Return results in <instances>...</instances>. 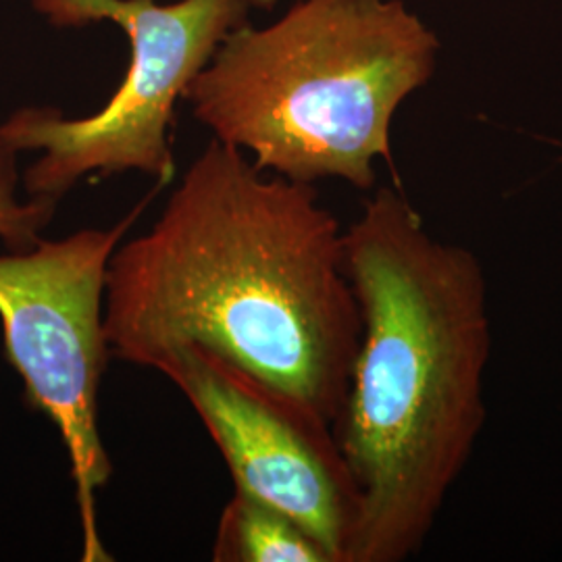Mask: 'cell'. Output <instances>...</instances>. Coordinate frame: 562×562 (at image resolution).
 Listing matches in <instances>:
<instances>
[{"label":"cell","instance_id":"obj_1","mask_svg":"<svg viewBox=\"0 0 562 562\" xmlns=\"http://www.w3.org/2000/svg\"><path fill=\"white\" fill-rule=\"evenodd\" d=\"M361 331L344 232L315 186L265 178L215 138L155 225L109 262L111 359L155 369L196 346L331 429Z\"/></svg>","mask_w":562,"mask_h":562},{"label":"cell","instance_id":"obj_2","mask_svg":"<svg viewBox=\"0 0 562 562\" xmlns=\"http://www.w3.org/2000/svg\"><path fill=\"white\" fill-rule=\"evenodd\" d=\"M362 331L334 438L357 487L346 562L422 552L482 438L492 317L483 262L380 188L344 232Z\"/></svg>","mask_w":562,"mask_h":562},{"label":"cell","instance_id":"obj_3","mask_svg":"<svg viewBox=\"0 0 562 562\" xmlns=\"http://www.w3.org/2000/svg\"><path fill=\"white\" fill-rule=\"evenodd\" d=\"M438 55L402 0H296L267 27L229 32L183 101L262 171L371 190L373 162H392V121Z\"/></svg>","mask_w":562,"mask_h":562},{"label":"cell","instance_id":"obj_4","mask_svg":"<svg viewBox=\"0 0 562 562\" xmlns=\"http://www.w3.org/2000/svg\"><path fill=\"white\" fill-rule=\"evenodd\" d=\"M55 27L111 21L130 41V67L97 113L67 117L57 106H21L0 123L18 153H38L23 176L25 196L60 202L81 180L144 173L176 178V106L229 32L248 23L240 0H30Z\"/></svg>","mask_w":562,"mask_h":562},{"label":"cell","instance_id":"obj_5","mask_svg":"<svg viewBox=\"0 0 562 562\" xmlns=\"http://www.w3.org/2000/svg\"><path fill=\"white\" fill-rule=\"evenodd\" d=\"M146 196L106 229H80L0 255L4 357L23 382L30 408L59 429L80 515L81 561H113L99 533L97 494L113 475L99 429V390L111 359L104 288L113 252L138 222Z\"/></svg>","mask_w":562,"mask_h":562},{"label":"cell","instance_id":"obj_6","mask_svg":"<svg viewBox=\"0 0 562 562\" xmlns=\"http://www.w3.org/2000/svg\"><path fill=\"white\" fill-rule=\"evenodd\" d=\"M192 404L236 492L278 508L346 562L359 498L334 429L220 357L183 346L155 367Z\"/></svg>","mask_w":562,"mask_h":562},{"label":"cell","instance_id":"obj_7","mask_svg":"<svg viewBox=\"0 0 562 562\" xmlns=\"http://www.w3.org/2000/svg\"><path fill=\"white\" fill-rule=\"evenodd\" d=\"M215 562H329L325 550L278 508L236 492L223 506Z\"/></svg>","mask_w":562,"mask_h":562},{"label":"cell","instance_id":"obj_8","mask_svg":"<svg viewBox=\"0 0 562 562\" xmlns=\"http://www.w3.org/2000/svg\"><path fill=\"white\" fill-rule=\"evenodd\" d=\"M18 155L0 134V241L13 252L41 240L59 206V202L46 199H21Z\"/></svg>","mask_w":562,"mask_h":562},{"label":"cell","instance_id":"obj_9","mask_svg":"<svg viewBox=\"0 0 562 562\" xmlns=\"http://www.w3.org/2000/svg\"><path fill=\"white\" fill-rule=\"evenodd\" d=\"M240 2H244L248 9L250 7H261V9H271L278 0H240Z\"/></svg>","mask_w":562,"mask_h":562}]
</instances>
